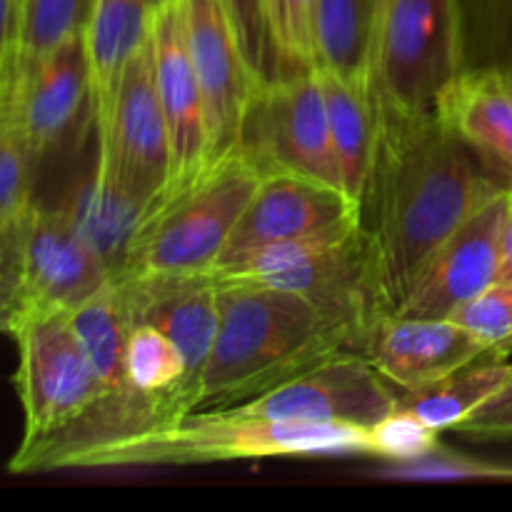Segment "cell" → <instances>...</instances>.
<instances>
[{"label":"cell","instance_id":"6da1fadb","mask_svg":"<svg viewBox=\"0 0 512 512\" xmlns=\"http://www.w3.org/2000/svg\"><path fill=\"white\" fill-rule=\"evenodd\" d=\"M378 118V153L360 225L368 235L380 303L393 313L430 255L510 185L488 173L483 155L435 113L378 108Z\"/></svg>","mask_w":512,"mask_h":512},{"label":"cell","instance_id":"7a4b0ae2","mask_svg":"<svg viewBox=\"0 0 512 512\" xmlns=\"http://www.w3.org/2000/svg\"><path fill=\"white\" fill-rule=\"evenodd\" d=\"M218 305V335L198 380L195 410L245 403L330 355L363 345L360 325L290 290L225 280L218 283Z\"/></svg>","mask_w":512,"mask_h":512},{"label":"cell","instance_id":"3957f363","mask_svg":"<svg viewBox=\"0 0 512 512\" xmlns=\"http://www.w3.org/2000/svg\"><path fill=\"white\" fill-rule=\"evenodd\" d=\"M370 455V428L298 423L233 410H195L140 433L103 440L75 455L65 470L213 465L263 458H348Z\"/></svg>","mask_w":512,"mask_h":512},{"label":"cell","instance_id":"277c9868","mask_svg":"<svg viewBox=\"0 0 512 512\" xmlns=\"http://www.w3.org/2000/svg\"><path fill=\"white\" fill-rule=\"evenodd\" d=\"M263 173L238 148L150 203L118 280L208 275Z\"/></svg>","mask_w":512,"mask_h":512},{"label":"cell","instance_id":"5b68a950","mask_svg":"<svg viewBox=\"0 0 512 512\" xmlns=\"http://www.w3.org/2000/svg\"><path fill=\"white\" fill-rule=\"evenodd\" d=\"M463 73L458 0H380L368 83L380 110L435 113V103Z\"/></svg>","mask_w":512,"mask_h":512},{"label":"cell","instance_id":"8992f818","mask_svg":"<svg viewBox=\"0 0 512 512\" xmlns=\"http://www.w3.org/2000/svg\"><path fill=\"white\" fill-rule=\"evenodd\" d=\"M238 150L263 175H298L343 190L318 70L268 75L245 108Z\"/></svg>","mask_w":512,"mask_h":512},{"label":"cell","instance_id":"52a82bcc","mask_svg":"<svg viewBox=\"0 0 512 512\" xmlns=\"http://www.w3.org/2000/svg\"><path fill=\"white\" fill-rule=\"evenodd\" d=\"M15 390L23 405V440L38 443L75 423L105 393L65 310H20Z\"/></svg>","mask_w":512,"mask_h":512},{"label":"cell","instance_id":"ba28073f","mask_svg":"<svg viewBox=\"0 0 512 512\" xmlns=\"http://www.w3.org/2000/svg\"><path fill=\"white\" fill-rule=\"evenodd\" d=\"M400 393L360 350H343L285 383L230 405L233 413L298 423H348L373 428L398 410Z\"/></svg>","mask_w":512,"mask_h":512},{"label":"cell","instance_id":"9c48e42d","mask_svg":"<svg viewBox=\"0 0 512 512\" xmlns=\"http://www.w3.org/2000/svg\"><path fill=\"white\" fill-rule=\"evenodd\" d=\"M190 60L203 90L208 165L238 148L240 123L263 83L243 53L225 0H180Z\"/></svg>","mask_w":512,"mask_h":512},{"label":"cell","instance_id":"30bf717a","mask_svg":"<svg viewBox=\"0 0 512 512\" xmlns=\"http://www.w3.org/2000/svg\"><path fill=\"white\" fill-rule=\"evenodd\" d=\"M95 150L133 193L153 203L170 178V133L153 75L150 38L125 63Z\"/></svg>","mask_w":512,"mask_h":512},{"label":"cell","instance_id":"8fae6325","mask_svg":"<svg viewBox=\"0 0 512 512\" xmlns=\"http://www.w3.org/2000/svg\"><path fill=\"white\" fill-rule=\"evenodd\" d=\"M110 280L103 260L58 205L30 203L23 215L18 293L23 310H70Z\"/></svg>","mask_w":512,"mask_h":512},{"label":"cell","instance_id":"7c38bea8","mask_svg":"<svg viewBox=\"0 0 512 512\" xmlns=\"http://www.w3.org/2000/svg\"><path fill=\"white\" fill-rule=\"evenodd\" d=\"M508 195L510 188L483 205L430 255L393 313L408 318H453L465 303L498 283Z\"/></svg>","mask_w":512,"mask_h":512},{"label":"cell","instance_id":"4fadbf2b","mask_svg":"<svg viewBox=\"0 0 512 512\" xmlns=\"http://www.w3.org/2000/svg\"><path fill=\"white\" fill-rule=\"evenodd\" d=\"M150 53L170 133V178L163 193H173L208 168L203 90L190 60L180 0L160 5L150 30Z\"/></svg>","mask_w":512,"mask_h":512},{"label":"cell","instance_id":"5bb4252c","mask_svg":"<svg viewBox=\"0 0 512 512\" xmlns=\"http://www.w3.org/2000/svg\"><path fill=\"white\" fill-rule=\"evenodd\" d=\"M360 353L390 385L418 390L488 353L478 335L453 318H408L383 313L365 333Z\"/></svg>","mask_w":512,"mask_h":512},{"label":"cell","instance_id":"9a60e30c","mask_svg":"<svg viewBox=\"0 0 512 512\" xmlns=\"http://www.w3.org/2000/svg\"><path fill=\"white\" fill-rule=\"evenodd\" d=\"M360 225V208L333 185L298 175H263L218 260L278 240Z\"/></svg>","mask_w":512,"mask_h":512},{"label":"cell","instance_id":"2e32d148","mask_svg":"<svg viewBox=\"0 0 512 512\" xmlns=\"http://www.w3.org/2000/svg\"><path fill=\"white\" fill-rule=\"evenodd\" d=\"M20 133L35 165L70 133L83 108L90 115V68L83 33L40 58L13 83Z\"/></svg>","mask_w":512,"mask_h":512},{"label":"cell","instance_id":"e0dca14e","mask_svg":"<svg viewBox=\"0 0 512 512\" xmlns=\"http://www.w3.org/2000/svg\"><path fill=\"white\" fill-rule=\"evenodd\" d=\"M123 283L128 288L135 323L158 328L183 353L190 383L195 385V408H198V380L208 363L220 325L218 283L210 275L143 278L123 280Z\"/></svg>","mask_w":512,"mask_h":512},{"label":"cell","instance_id":"ac0fdd59","mask_svg":"<svg viewBox=\"0 0 512 512\" xmlns=\"http://www.w3.org/2000/svg\"><path fill=\"white\" fill-rule=\"evenodd\" d=\"M58 208L103 260L110 278H120L128 265L135 233L150 208L148 200L133 193L95 150L93 168L70 188Z\"/></svg>","mask_w":512,"mask_h":512},{"label":"cell","instance_id":"d6986e66","mask_svg":"<svg viewBox=\"0 0 512 512\" xmlns=\"http://www.w3.org/2000/svg\"><path fill=\"white\" fill-rule=\"evenodd\" d=\"M165 0H93L83 28L90 68V123L100 130L110 118L125 63L148 43Z\"/></svg>","mask_w":512,"mask_h":512},{"label":"cell","instance_id":"ffe728a7","mask_svg":"<svg viewBox=\"0 0 512 512\" xmlns=\"http://www.w3.org/2000/svg\"><path fill=\"white\" fill-rule=\"evenodd\" d=\"M440 123L512 175V75L505 70L460 73L435 103Z\"/></svg>","mask_w":512,"mask_h":512},{"label":"cell","instance_id":"44dd1931","mask_svg":"<svg viewBox=\"0 0 512 512\" xmlns=\"http://www.w3.org/2000/svg\"><path fill=\"white\" fill-rule=\"evenodd\" d=\"M318 75L323 80L330 138H333L343 190L360 208L373 178L375 153H378V105L370 83L365 80H343L323 70H318Z\"/></svg>","mask_w":512,"mask_h":512},{"label":"cell","instance_id":"7402d4cb","mask_svg":"<svg viewBox=\"0 0 512 512\" xmlns=\"http://www.w3.org/2000/svg\"><path fill=\"white\" fill-rule=\"evenodd\" d=\"M378 10L380 0H315L310 18L313 68L368 83Z\"/></svg>","mask_w":512,"mask_h":512},{"label":"cell","instance_id":"603a6c76","mask_svg":"<svg viewBox=\"0 0 512 512\" xmlns=\"http://www.w3.org/2000/svg\"><path fill=\"white\" fill-rule=\"evenodd\" d=\"M70 325L103 383V395L133 393L128 385L125 353L135 320L123 280L110 278L98 293L70 310Z\"/></svg>","mask_w":512,"mask_h":512},{"label":"cell","instance_id":"cb8c5ba5","mask_svg":"<svg viewBox=\"0 0 512 512\" xmlns=\"http://www.w3.org/2000/svg\"><path fill=\"white\" fill-rule=\"evenodd\" d=\"M510 380L512 363L503 353H488L425 388L400 393L398 408L418 415L438 433H448L495 398Z\"/></svg>","mask_w":512,"mask_h":512},{"label":"cell","instance_id":"d4e9b609","mask_svg":"<svg viewBox=\"0 0 512 512\" xmlns=\"http://www.w3.org/2000/svg\"><path fill=\"white\" fill-rule=\"evenodd\" d=\"M93 0H20L10 45V83L73 35L83 33Z\"/></svg>","mask_w":512,"mask_h":512},{"label":"cell","instance_id":"484cf974","mask_svg":"<svg viewBox=\"0 0 512 512\" xmlns=\"http://www.w3.org/2000/svg\"><path fill=\"white\" fill-rule=\"evenodd\" d=\"M35 160L20 133L13 105V85L0 88V213L23 215L33 203Z\"/></svg>","mask_w":512,"mask_h":512},{"label":"cell","instance_id":"4316f807","mask_svg":"<svg viewBox=\"0 0 512 512\" xmlns=\"http://www.w3.org/2000/svg\"><path fill=\"white\" fill-rule=\"evenodd\" d=\"M315 0H278L270 18V40L275 53V73H298L313 68L310 18Z\"/></svg>","mask_w":512,"mask_h":512},{"label":"cell","instance_id":"83f0119b","mask_svg":"<svg viewBox=\"0 0 512 512\" xmlns=\"http://www.w3.org/2000/svg\"><path fill=\"white\" fill-rule=\"evenodd\" d=\"M438 430L398 408L370 428V455L388 463H410L440 448Z\"/></svg>","mask_w":512,"mask_h":512},{"label":"cell","instance_id":"f1b7e54d","mask_svg":"<svg viewBox=\"0 0 512 512\" xmlns=\"http://www.w3.org/2000/svg\"><path fill=\"white\" fill-rule=\"evenodd\" d=\"M455 323L478 335L488 348L512 350V283H495L453 315Z\"/></svg>","mask_w":512,"mask_h":512},{"label":"cell","instance_id":"f546056e","mask_svg":"<svg viewBox=\"0 0 512 512\" xmlns=\"http://www.w3.org/2000/svg\"><path fill=\"white\" fill-rule=\"evenodd\" d=\"M383 475L400 480H463V478H510L512 470L503 465L483 463V460L463 458L450 450H433L425 458L410 460V463H390Z\"/></svg>","mask_w":512,"mask_h":512},{"label":"cell","instance_id":"4dcf8cb0","mask_svg":"<svg viewBox=\"0 0 512 512\" xmlns=\"http://www.w3.org/2000/svg\"><path fill=\"white\" fill-rule=\"evenodd\" d=\"M225 5H228L230 20H233L250 68L260 78L275 75V53L273 43H270L265 0H225Z\"/></svg>","mask_w":512,"mask_h":512},{"label":"cell","instance_id":"1f68e13d","mask_svg":"<svg viewBox=\"0 0 512 512\" xmlns=\"http://www.w3.org/2000/svg\"><path fill=\"white\" fill-rule=\"evenodd\" d=\"M455 433L470 435V438H508L512 435V380L483 408L463 420Z\"/></svg>","mask_w":512,"mask_h":512},{"label":"cell","instance_id":"d6a6232c","mask_svg":"<svg viewBox=\"0 0 512 512\" xmlns=\"http://www.w3.org/2000/svg\"><path fill=\"white\" fill-rule=\"evenodd\" d=\"M23 215L0 213V283L18 285Z\"/></svg>","mask_w":512,"mask_h":512},{"label":"cell","instance_id":"836d02e7","mask_svg":"<svg viewBox=\"0 0 512 512\" xmlns=\"http://www.w3.org/2000/svg\"><path fill=\"white\" fill-rule=\"evenodd\" d=\"M18 5L20 0H0V88H3L5 75H8L10 45H13Z\"/></svg>","mask_w":512,"mask_h":512},{"label":"cell","instance_id":"e575fe53","mask_svg":"<svg viewBox=\"0 0 512 512\" xmlns=\"http://www.w3.org/2000/svg\"><path fill=\"white\" fill-rule=\"evenodd\" d=\"M20 310H23V300H20L18 285L0 283V333H13Z\"/></svg>","mask_w":512,"mask_h":512},{"label":"cell","instance_id":"d590c367","mask_svg":"<svg viewBox=\"0 0 512 512\" xmlns=\"http://www.w3.org/2000/svg\"><path fill=\"white\" fill-rule=\"evenodd\" d=\"M498 283H512V188H510V195H508V213H505L503 238H500Z\"/></svg>","mask_w":512,"mask_h":512},{"label":"cell","instance_id":"8d00e7d4","mask_svg":"<svg viewBox=\"0 0 512 512\" xmlns=\"http://www.w3.org/2000/svg\"><path fill=\"white\" fill-rule=\"evenodd\" d=\"M278 5V0H265V13H268V28H270V18H273V10ZM273 43V40H270Z\"/></svg>","mask_w":512,"mask_h":512}]
</instances>
